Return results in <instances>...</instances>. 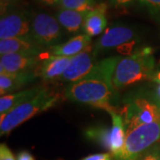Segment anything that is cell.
Returning <instances> with one entry per match:
<instances>
[{"label": "cell", "mask_w": 160, "mask_h": 160, "mask_svg": "<svg viewBox=\"0 0 160 160\" xmlns=\"http://www.w3.org/2000/svg\"><path fill=\"white\" fill-rule=\"evenodd\" d=\"M118 56L106 58L95 63L88 74L78 82L69 84L64 96L72 102L90 105L107 112H118V94L112 83Z\"/></svg>", "instance_id": "6da1fadb"}, {"label": "cell", "mask_w": 160, "mask_h": 160, "mask_svg": "<svg viewBox=\"0 0 160 160\" xmlns=\"http://www.w3.org/2000/svg\"><path fill=\"white\" fill-rule=\"evenodd\" d=\"M155 72L152 50L144 47L131 55L120 58L115 69L112 83L117 90H120L144 80L153 79Z\"/></svg>", "instance_id": "7a4b0ae2"}, {"label": "cell", "mask_w": 160, "mask_h": 160, "mask_svg": "<svg viewBox=\"0 0 160 160\" xmlns=\"http://www.w3.org/2000/svg\"><path fill=\"white\" fill-rule=\"evenodd\" d=\"M60 100L59 93L44 87L36 96L0 116V134L2 136L8 134L32 117L56 106Z\"/></svg>", "instance_id": "3957f363"}, {"label": "cell", "mask_w": 160, "mask_h": 160, "mask_svg": "<svg viewBox=\"0 0 160 160\" xmlns=\"http://www.w3.org/2000/svg\"><path fill=\"white\" fill-rule=\"evenodd\" d=\"M125 120L126 132L141 125L160 121V99L157 94L138 92L126 100L119 113Z\"/></svg>", "instance_id": "277c9868"}, {"label": "cell", "mask_w": 160, "mask_h": 160, "mask_svg": "<svg viewBox=\"0 0 160 160\" xmlns=\"http://www.w3.org/2000/svg\"><path fill=\"white\" fill-rule=\"evenodd\" d=\"M65 33L54 15L46 12H31L30 37L43 49L62 44Z\"/></svg>", "instance_id": "5b68a950"}, {"label": "cell", "mask_w": 160, "mask_h": 160, "mask_svg": "<svg viewBox=\"0 0 160 160\" xmlns=\"http://www.w3.org/2000/svg\"><path fill=\"white\" fill-rule=\"evenodd\" d=\"M138 38L139 33L134 27L125 23H115L108 27L93 44V52L98 56L114 48L125 47L131 42H136Z\"/></svg>", "instance_id": "8992f818"}, {"label": "cell", "mask_w": 160, "mask_h": 160, "mask_svg": "<svg viewBox=\"0 0 160 160\" xmlns=\"http://www.w3.org/2000/svg\"><path fill=\"white\" fill-rule=\"evenodd\" d=\"M31 12L14 8L0 19V38L6 39L30 36Z\"/></svg>", "instance_id": "52a82bcc"}, {"label": "cell", "mask_w": 160, "mask_h": 160, "mask_svg": "<svg viewBox=\"0 0 160 160\" xmlns=\"http://www.w3.org/2000/svg\"><path fill=\"white\" fill-rule=\"evenodd\" d=\"M96 59L97 56L93 52V45H91L80 53L71 57L69 67L57 81L69 85L79 81L90 72L96 63Z\"/></svg>", "instance_id": "ba28073f"}, {"label": "cell", "mask_w": 160, "mask_h": 160, "mask_svg": "<svg viewBox=\"0 0 160 160\" xmlns=\"http://www.w3.org/2000/svg\"><path fill=\"white\" fill-rule=\"evenodd\" d=\"M39 65V56L21 52L6 53L1 55L0 72L3 74L38 71Z\"/></svg>", "instance_id": "9c48e42d"}, {"label": "cell", "mask_w": 160, "mask_h": 160, "mask_svg": "<svg viewBox=\"0 0 160 160\" xmlns=\"http://www.w3.org/2000/svg\"><path fill=\"white\" fill-rule=\"evenodd\" d=\"M70 61V57L49 55L40 62L38 74L45 83L55 82L65 72Z\"/></svg>", "instance_id": "30bf717a"}, {"label": "cell", "mask_w": 160, "mask_h": 160, "mask_svg": "<svg viewBox=\"0 0 160 160\" xmlns=\"http://www.w3.org/2000/svg\"><path fill=\"white\" fill-rule=\"evenodd\" d=\"M112 118L110 134V153L115 160H121L124 157L126 141V129L124 118L116 111L109 113Z\"/></svg>", "instance_id": "8fae6325"}, {"label": "cell", "mask_w": 160, "mask_h": 160, "mask_svg": "<svg viewBox=\"0 0 160 160\" xmlns=\"http://www.w3.org/2000/svg\"><path fill=\"white\" fill-rule=\"evenodd\" d=\"M43 50L44 49L38 46L30 36L0 40L1 55L12 52H21L39 56Z\"/></svg>", "instance_id": "7c38bea8"}, {"label": "cell", "mask_w": 160, "mask_h": 160, "mask_svg": "<svg viewBox=\"0 0 160 160\" xmlns=\"http://www.w3.org/2000/svg\"><path fill=\"white\" fill-rule=\"evenodd\" d=\"M108 4L105 2L98 3L96 6L87 12L84 24V32L89 37H97L107 29V11Z\"/></svg>", "instance_id": "4fadbf2b"}, {"label": "cell", "mask_w": 160, "mask_h": 160, "mask_svg": "<svg viewBox=\"0 0 160 160\" xmlns=\"http://www.w3.org/2000/svg\"><path fill=\"white\" fill-rule=\"evenodd\" d=\"M38 71L3 73L0 74V93L1 96L20 90L23 86L33 83L37 79Z\"/></svg>", "instance_id": "5bb4252c"}, {"label": "cell", "mask_w": 160, "mask_h": 160, "mask_svg": "<svg viewBox=\"0 0 160 160\" xmlns=\"http://www.w3.org/2000/svg\"><path fill=\"white\" fill-rule=\"evenodd\" d=\"M92 38L86 34H78L72 37L68 41L60 45L52 46L49 49L51 55L73 57L80 53L92 44Z\"/></svg>", "instance_id": "9a60e30c"}, {"label": "cell", "mask_w": 160, "mask_h": 160, "mask_svg": "<svg viewBox=\"0 0 160 160\" xmlns=\"http://www.w3.org/2000/svg\"><path fill=\"white\" fill-rule=\"evenodd\" d=\"M86 14V12L59 9L54 16L66 33L77 34L84 29Z\"/></svg>", "instance_id": "2e32d148"}, {"label": "cell", "mask_w": 160, "mask_h": 160, "mask_svg": "<svg viewBox=\"0 0 160 160\" xmlns=\"http://www.w3.org/2000/svg\"><path fill=\"white\" fill-rule=\"evenodd\" d=\"M43 86H35L22 91L8 93L0 98V115H5L10 110L36 96L43 90Z\"/></svg>", "instance_id": "e0dca14e"}, {"label": "cell", "mask_w": 160, "mask_h": 160, "mask_svg": "<svg viewBox=\"0 0 160 160\" xmlns=\"http://www.w3.org/2000/svg\"><path fill=\"white\" fill-rule=\"evenodd\" d=\"M110 134L111 128L106 126H92L85 130V136L88 140L101 145L110 151Z\"/></svg>", "instance_id": "ac0fdd59"}, {"label": "cell", "mask_w": 160, "mask_h": 160, "mask_svg": "<svg viewBox=\"0 0 160 160\" xmlns=\"http://www.w3.org/2000/svg\"><path fill=\"white\" fill-rule=\"evenodd\" d=\"M97 4L96 0H60L57 7L59 9L88 12L92 10Z\"/></svg>", "instance_id": "d6986e66"}, {"label": "cell", "mask_w": 160, "mask_h": 160, "mask_svg": "<svg viewBox=\"0 0 160 160\" xmlns=\"http://www.w3.org/2000/svg\"><path fill=\"white\" fill-rule=\"evenodd\" d=\"M137 2L152 17L160 21V0H137Z\"/></svg>", "instance_id": "ffe728a7"}, {"label": "cell", "mask_w": 160, "mask_h": 160, "mask_svg": "<svg viewBox=\"0 0 160 160\" xmlns=\"http://www.w3.org/2000/svg\"><path fill=\"white\" fill-rule=\"evenodd\" d=\"M138 160H160V142L144 151Z\"/></svg>", "instance_id": "44dd1931"}, {"label": "cell", "mask_w": 160, "mask_h": 160, "mask_svg": "<svg viewBox=\"0 0 160 160\" xmlns=\"http://www.w3.org/2000/svg\"><path fill=\"white\" fill-rule=\"evenodd\" d=\"M21 0H0L1 15H4L7 12L16 8V6Z\"/></svg>", "instance_id": "7402d4cb"}, {"label": "cell", "mask_w": 160, "mask_h": 160, "mask_svg": "<svg viewBox=\"0 0 160 160\" xmlns=\"http://www.w3.org/2000/svg\"><path fill=\"white\" fill-rule=\"evenodd\" d=\"M0 160H16L11 149L4 143L0 145Z\"/></svg>", "instance_id": "603a6c76"}, {"label": "cell", "mask_w": 160, "mask_h": 160, "mask_svg": "<svg viewBox=\"0 0 160 160\" xmlns=\"http://www.w3.org/2000/svg\"><path fill=\"white\" fill-rule=\"evenodd\" d=\"M109 2L115 8H127L137 2V0H109Z\"/></svg>", "instance_id": "cb8c5ba5"}, {"label": "cell", "mask_w": 160, "mask_h": 160, "mask_svg": "<svg viewBox=\"0 0 160 160\" xmlns=\"http://www.w3.org/2000/svg\"><path fill=\"white\" fill-rule=\"evenodd\" d=\"M114 158L111 153H98L89 155L81 160H112Z\"/></svg>", "instance_id": "d4e9b609"}, {"label": "cell", "mask_w": 160, "mask_h": 160, "mask_svg": "<svg viewBox=\"0 0 160 160\" xmlns=\"http://www.w3.org/2000/svg\"><path fill=\"white\" fill-rule=\"evenodd\" d=\"M16 160H36L34 156L27 150H22L17 154Z\"/></svg>", "instance_id": "484cf974"}, {"label": "cell", "mask_w": 160, "mask_h": 160, "mask_svg": "<svg viewBox=\"0 0 160 160\" xmlns=\"http://www.w3.org/2000/svg\"><path fill=\"white\" fill-rule=\"evenodd\" d=\"M37 4L43 6H57L60 0H34Z\"/></svg>", "instance_id": "4316f807"}, {"label": "cell", "mask_w": 160, "mask_h": 160, "mask_svg": "<svg viewBox=\"0 0 160 160\" xmlns=\"http://www.w3.org/2000/svg\"><path fill=\"white\" fill-rule=\"evenodd\" d=\"M152 80L159 84L160 83V70H158V71H156V72H155V75H154V77H153V79Z\"/></svg>", "instance_id": "83f0119b"}, {"label": "cell", "mask_w": 160, "mask_h": 160, "mask_svg": "<svg viewBox=\"0 0 160 160\" xmlns=\"http://www.w3.org/2000/svg\"><path fill=\"white\" fill-rule=\"evenodd\" d=\"M157 95L160 99V83L158 84V90H157Z\"/></svg>", "instance_id": "f1b7e54d"}, {"label": "cell", "mask_w": 160, "mask_h": 160, "mask_svg": "<svg viewBox=\"0 0 160 160\" xmlns=\"http://www.w3.org/2000/svg\"><path fill=\"white\" fill-rule=\"evenodd\" d=\"M159 22H160V21H159Z\"/></svg>", "instance_id": "f546056e"}]
</instances>
